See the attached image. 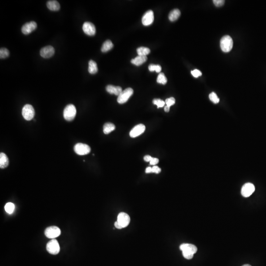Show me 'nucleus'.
I'll list each match as a JSON object with an SVG mask.
<instances>
[{
	"label": "nucleus",
	"mask_w": 266,
	"mask_h": 266,
	"mask_svg": "<svg viewBox=\"0 0 266 266\" xmlns=\"http://www.w3.org/2000/svg\"><path fill=\"white\" fill-rule=\"evenodd\" d=\"M145 173H152V168L151 167H147L145 170Z\"/></svg>",
	"instance_id": "4c0bfd02"
},
{
	"label": "nucleus",
	"mask_w": 266,
	"mask_h": 266,
	"mask_svg": "<svg viewBox=\"0 0 266 266\" xmlns=\"http://www.w3.org/2000/svg\"><path fill=\"white\" fill-rule=\"evenodd\" d=\"M191 74L193 76H194V78H198L199 76L201 75V72L197 69H195L193 71H192Z\"/></svg>",
	"instance_id": "473e14b6"
},
{
	"label": "nucleus",
	"mask_w": 266,
	"mask_h": 266,
	"mask_svg": "<svg viewBox=\"0 0 266 266\" xmlns=\"http://www.w3.org/2000/svg\"><path fill=\"white\" fill-rule=\"evenodd\" d=\"M213 4H215L216 7H220L223 5L225 3V1H224V0H213Z\"/></svg>",
	"instance_id": "2f4dec72"
},
{
	"label": "nucleus",
	"mask_w": 266,
	"mask_h": 266,
	"mask_svg": "<svg viewBox=\"0 0 266 266\" xmlns=\"http://www.w3.org/2000/svg\"><path fill=\"white\" fill-rule=\"evenodd\" d=\"M209 99L214 103H218L219 102V99L215 92H212L209 95Z\"/></svg>",
	"instance_id": "c85d7f7f"
},
{
	"label": "nucleus",
	"mask_w": 266,
	"mask_h": 266,
	"mask_svg": "<svg viewBox=\"0 0 266 266\" xmlns=\"http://www.w3.org/2000/svg\"><path fill=\"white\" fill-rule=\"evenodd\" d=\"M147 58L145 56H138L136 58L131 60V63L136 66H138L145 63L147 60Z\"/></svg>",
	"instance_id": "f3484780"
},
{
	"label": "nucleus",
	"mask_w": 266,
	"mask_h": 266,
	"mask_svg": "<svg viewBox=\"0 0 266 266\" xmlns=\"http://www.w3.org/2000/svg\"><path fill=\"white\" fill-rule=\"evenodd\" d=\"M54 48L51 45L42 48L40 51V56L44 58H51L54 54Z\"/></svg>",
	"instance_id": "f8f14e48"
},
{
	"label": "nucleus",
	"mask_w": 266,
	"mask_h": 266,
	"mask_svg": "<svg viewBox=\"0 0 266 266\" xmlns=\"http://www.w3.org/2000/svg\"><path fill=\"white\" fill-rule=\"evenodd\" d=\"M15 205L13 203H8L5 206V209L7 213L12 214L14 212Z\"/></svg>",
	"instance_id": "a878e982"
},
{
	"label": "nucleus",
	"mask_w": 266,
	"mask_h": 266,
	"mask_svg": "<svg viewBox=\"0 0 266 266\" xmlns=\"http://www.w3.org/2000/svg\"><path fill=\"white\" fill-rule=\"evenodd\" d=\"M114 226H115V228L118 229H121L123 228V227H122L121 225H120V224L118 223V222L117 221H116V222L114 223Z\"/></svg>",
	"instance_id": "e433bc0d"
},
{
	"label": "nucleus",
	"mask_w": 266,
	"mask_h": 266,
	"mask_svg": "<svg viewBox=\"0 0 266 266\" xmlns=\"http://www.w3.org/2000/svg\"><path fill=\"white\" fill-rule=\"evenodd\" d=\"M117 221L118 222L122 227L123 228L126 227L129 224L130 222V218L128 214L125 212H120L117 216Z\"/></svg>",
	"instance_id": "9d476101"
},
{
	"label": "nucleus",
	"mask_w": 266,
	"mask_h": 266,
	"mask_svg": "<svg viewBox=\"0 0 266 266\" xmlns=\"http://www.w3.org/2000/svg\"><path fill=\"white\" fill-rule=\"evenodd\" d=\"M134 91L131 88H128L122 91L118 96L117 98V102L120 104H123L127 102L131 96L133 94Z\"/></svg>",
	"instance_id": "0eeeda50"
},
{
	"label": "nucleus",
	"mask_w": 266,
	"mask_h": 266,
	"mask_svg": "<svg viewBox=\"0 0 266 266\" xmlns=\"http://www.w3.org/2000/svg\"><path fill=\"white\" fill-rule=\"evenodd\" d=\"M149 69L150 72L155 71L159 73L161 71L162 68L160 65L150 64L149 67Z\"/></svg>",
	"instance_id": "cd10ccee"
},
{
	"label": "nucleus",
	"mask_w": 266,
	"mask_h": 266,
	"mask_svg": "<svg viewBox=\"0 0 266 266\" xmlns=\"http://www.w3.org/2000/svg\"><path fill=\"white\" fill-rule=\"evenodd\" d=\"M149 162L151 165H155L159 163V159L156 158H152Z\"/></svg>",
	"instance_id": "f704fd0d"
},
{
	"label": "nucleus",
	"mask_w": 266,
	"mask_h": 266,
	"mask_svg": "<svg viewBox=\"0 0 266 266\" xmlns=\"http://www.w3.org/2000/svg\"><path fill=\"white\" fill-rule=\"evenodd\" d=\"M47 250L51 254L56 255L59 253V244L55 239H52L47 244Z\"/></svg>",
	"instance_id": "20e7f679"
},
{
	"label": "nucleus",
	"mask_w": 266,
	"mask_h": 266,
	"mask_svg": "<svg viewBox=\"0 0 266 266\" xmlns=\"http://www.w3.org/2000/svg\"><path fill=\"white\" fill-rule=\"evenodd\" d=\"M153 103L154 105H156L158 108H159V107H163L165 105V102L160 99H155L153 100Z\"/></svg>",
	"instance_id": "c756f323"
},
{
	"label": "nucleus",
	"mask_w": 266,
	"mask_h": 266,
	"mask_svg": "<svg viewBox=\"0 0 266 266\" xmlns=\"http://www.w3.org/2000/svg\"><path fill=\"white\" fill-rule=\"evenodd\" d=\"M47 7L51 11H57L59 10L60 5L56 1H49L47 2Z\"/></svg>",
	"instance_id": "6ab92c4d"
},
{
	"label": "nucleus",
	"mask_w": 266,
	"mask_h": 266,
	"mask_svg": "<svg viewBox=\"0 0 266 266\" xmlns=\"http://www.w3.org/2000/svg\"><path fill=\"white\" fill-rule=\"evenodd\" d=\"M115 126L113 123H106L103 125V131L105 134H109L110 132L114 130Z\"/></svg>",
	"instance_id": "5701e85b"
},
{
	"label": "nucleus",
	"mask_w": 266,
	"mask_h": 266,
	"mask_svg": "<svg viewBox=\"0 0 266 266\" xmlns=\"http://www.w3.org/2000/svg\"><path fill=\"white\" fill-rule=\"evenodd\" d=\"M76 114V108L75 106L72 104L67 105L64 110V117L68 121L73 120L75 117Z\"/></svg>",
	"instance_id": "7ed1b4c3"
},
{
	"label": "nucleus",
	"mask_w": 266,
	"mask_h": 266,
	"mask_svg": "<svg viewBox=\"0 0 266 266\" xmlns=\"http://www.w3.org/2000/svg\"><path fill=\"white\" fill-rule=\"evenodd\" d=\"M180 12L178 9H174L172 10L169 15V19L172 22L175 21L180 16Z\"/></svg>",
	"instance_id": "aec40b11"
},
{
	"label": "nucleus",
	"mask_w": 266,
	"mask_h": 266,
	"mask_svg": "<svg viewBox=\"0 0 266 266\" xmlns=\"http://www.w3.org/2000/svg\"><path fill=\"white\" fill-rule=\"evenodd\" d=\"M83 31L85 34L92 36L96 34V28L94 25L90 22H86L82 26Z\"/></svg>",
	"instance_id": "4468645a"
},
{
	"label": "nucleus",
	"mask_w": 266,
	"mask_h": 266,
	"mask_svg": "<svg viewBox=\"0 0 266 266\" xmlns=\"http://www.w3.org/2000/svg\"><path fill=\"white\" fill-rule=\"evenodd\" d=\"M255 186L251 183H247L243 185L241 190V194L244 197H248L254 192Z\"/></svg>",
	"instance_id": "1a4fd4ad"
},
{
	"label": "nucleus",
	"mask_w": 266,
	"mask_h": 266,
	"mask_svg": "<svg viewBox=\"0 0 266 266\" xmlns=\"http://www.w3.org/2000/svg\"><path fill=\"white\" fill-rule=\"evenodd\" d=\"M152 168V173H159L161 171L160 168L157 166H154Z\"/></svg>",
	"instance_id": "72a5a7b5"
},
{
	"label": "nucleus",
	"mask_w": 266,
	"mask_h": 266,
	"mask_svg": "<svg viewBox=\"0 0 266 266\" xmlns=\"http://www.w3.org/2000/svg\"><path fill=\"white\" fill-rule=\"evenodd\" d=\"M154 21V13L152 10H148L143 15L142 23L144 26H149Z\"/></svg>",
	"instance_id": "ddd939ff"
},
{
	"label": "nucleus",
	"mask_w": 266,
	"mask_h": 266,
	"mask_svg": "<svg viewBox=\"0 0 266 266\" xmlns=\"http://www.w3.org/2000/svg\"><path fill=\"white\" fill-rule=\"evenodd\" d=\"M9 52L5 48H1L0 49V58L1 59H5L9 57Z\"/></svg>",
	"instance_id": "bb28decb"
},
{
	"label": "nucleus",
	"mask_w": 266,
	"mask_h": 266,
	"mask_svg": "<svg viewBox=\"0 0 266 266\" xmlns=\"http://www.w3.org/2000/svg\"><path fill=\"white\" fill-rule=\"evenodd\" d=\"M145 130V126L143 124H140L134 127L130 132V136L132 138H136L142 134Z\"/></svg>",
	"instance_id": "2eb2a0df"
},
{
	"label": "nucleus",
	"mask_w": 266,
	"mask_h": 266,
	"mask_svg": "<svg viewBox=\"0 0 266 266\" xmlns=\"http://www.w3.org/2000/svg\"><path fill=\"white\" fill-rule=\"evenodd\" d=\"M74 151L79 155H86L90 153L91 149L86 144L78 143L74 146Z\"/></svg>",
	"instance_id": "6e6552de"
},
{
	"label": "nucleus",
	"mask_w": 266,
	"mask_h": 266,
	"mask_svg": "<svg viewBox=\"0 0 266 266\" xmlns=\"http://www.w3.org/2000/svg\"><path fill=\"white\" fill-rule=\"evenodd\" d=\"M137 53L138 56H145L149 54L150 49L145 47H140L137 49Z\"/></svg>",
	"instance_id": "b1692460"
},
{
	"label": "nucleus",
	"mask_w": 266,
	"mask_h": 266,
	"mask_svg": "<svg viewBox=\"0 0 266 266\" xmlns=\"http://www.w3.org/2000/svg\"><path fill=\"white\" fill-rule=\"evenodd\" d=\"M37 27V24L36 23L35 21H31L26 23L22 26L21 31L24 35H28L32 32L33 31H34Z\"/></svg>",
	"instance_id": "9b49d317"
},
{
	"label": "nucleus",
	"mask_w": 266,
	"mask_h": 266,
	"mask_svg": "<svg viewBox=\"0 0 266 266\" xmlns=\"http://www.w3.org/2000/svg\"><path fill=\"white\" fill-rule=\"evenodd\" d=\"M243 266H251L249 264H246V265H243Z\"/></svg>",
	"instance_id": "ea45409f"
},
{
	"label": "nucleus",
	"mask_w": 266,
	"mask_h": 266,
	"mask_svg": "<svg viewBox=\"0 0 266 266\" xmlns=\"http://www.w3.org/2000/svg\"><path fill=\"white\" fill-rule=\"evenodd\" d=\"M152 157L150 156V155H146V156H145L144 157V160L146 162H150L151 161V159H152Z\"/></svg>",
	"instance_id": "c9c22d12"
},
{
	"label": "nucleus",
	"mask_w": 266,
	"mask_h": 266,
	"mask_svg": "<svg viewBox=\"0 0 266 266\" xmlns=\"http://www.w3.org/2000/svg\"><path fill=\"white\" fill-rule=\"evenodd\" d=\"M233 47V41L230 36L227 35L223 37L220 40V47L224 52H230Z\"/></svg>",
	"instance_id": "f03ea898"
},
{
	"label": "nucleus",
	"mask_w": 266,
	"mask_h": 266,
	"mask_svg": "<svg viewBox=\"0 0 266 266\" xmlns=\"http://www.w3.org/2000/svg\"><path fill=\"white\" fill-rule=\"evenodd\" d=\"M61 230L57 226H52L47 228L44 231V234L47 238L54 239L61 235Z\"/></svg>",
	"instance_id": "423d86ee"
},
{
	"label": "nucleus",
	"mask_w": 266,
	"mask_h": 266,
	"mask_svg": "<svg viewBox=\"0 0 266 266\" xmlns=\"http://www.w3.org/2000/svg\"><path fill=\"white\" fill-rule=\"evenodd\" d=\"M113 47H114V44L111 40H106L103 44L102 47L101 48V51L103 52H107L111 50Z\"/></svg>",
	"instance_id": "412c9836"
},
{
	"label": "nucleus",
	"mask_w": 266,
	"mask_h": 266,
	"mask_svg": "<svg viewBox=\"0 0 266 266\" xmlns=\"http://www.w3.org/2000/svg\"><path fill=\"white\" fill-rule=\"evenodd\" d=\"M170 109V107H168V106H166L164 107V110L166 113H168V112H169Z\"/></svg>",
	"instance_id": "58836bf2"
},
{
	"label": "nucleus",
	"mask_w": 266,
	"mask_h": 266,
	"mask_svg": "<svg viewBox=\"0 0 266 266\" xmlns=\"http://www.w3.org/2000/svg\"><path fill=\"white\" fill-rule=\"evenodd\" d=\"M88 66V72L91 74H95L98 72L97 64L94 61H89Z\"/></svg>",
	"instance_id": "4be33fe9"
},
{
	"label": "nucleus",
	"mask_w": 266,
	"mask_h": 266,
	"mask_svg": "<svg viewBox=\"0 0 266 266\" xmlns=\"http://www.w3.org/2000/svg\"><path fill=\"white\" fill-rule=\"evenodd\" d=\"M180 249L182 251V255L186 259L193 258L194 254L197 251V247L193 244L184 243L180 246Z\"/></svg>",
	"instance_id": "f257e3e1"
},
{
	"label": "nucleus",
	"mask_w": 266,
	"mask_h": 266,
	"mask_svg": "<svg viewBox=\"0 0 266 266\" xmlns=\"http://www.w3.org/2000/svg\"><path fill=\"white\" fill-rule=\"evenodd\" d=\"M157 82L158 83H160V84H162L163 85H165L167 83V79L164 73L160 72L159 74L157 79Z\"/></svg>",
	"instance_id": "393cba45"
},
{
	"label": "nucleus",
	"mask_w": 266,
	"mask_h": 266,
	"mask_svg": "<svg viewBox=\"0 0 266 266\" xmlns=\"http://www.w3.org/2000/svg\"><path fill=\"white\" fill-rule=\"evenodd\" d=\"M106 90L108 93L111 94L119 96L122 92V89L120 86H115L112 85H108L106 87Z\"/></svg>",
	"instance_id": "dca6fc26"
},
{
	"label": "nucleus",
	"mask_w": 266,
	"mask_h": 266,
	"mask_svg": "<svg viewBox=\"0 0 266 266\" xmlns=\"http://www.w3.org/2000/svg\"><path fill=\"white\" fill-rule=\"evenodd\" d=\"M9 164V160L7 155L4 153H0V168L4 169L8 167Z\"/></svg>",
	"instance_id": "a211bd4d"
},
{
	"label": "nucleus",
	"mask_w": 266,
	"mask_h": 266,
	"mask_svg": "<svg viewBox=\"0 0 266 266\" xmlns=\"http://www.w3.org/2000/svg\"><path fill=\"white\" fill-rule=\"evenodd\" d=\"M175 102H176V100H175V99L173 98V97H171L170 98L167 99L166 100L165 103H166L167 106L169 107L174 105Z\"/></svg>",
	"instance_id": "7c9ffc66"
},
{
	"label": "nucleus",
	"mask_w": 266,
	"mask_h": 266,
	"mask_svg": "<svg viewBox=\"0 0 266 266\" xmlns=\"http://www.w3.org/2000/svg\"><path fill=\"white\" fill-rule=\"evenodd\" d=\"M22 115L24 118L27 121H30L35 116V110L32 105L27 104L25 105L22 110Z\"/></svg>",
	"instance_id": "39448f33"
}]
</instances>
